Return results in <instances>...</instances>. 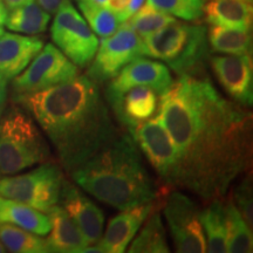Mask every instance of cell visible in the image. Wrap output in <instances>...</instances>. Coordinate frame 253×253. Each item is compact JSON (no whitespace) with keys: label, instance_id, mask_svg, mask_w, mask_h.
Masks as SVG:
<instances>
[{"label":"cell","instance_id":"18","mask_svg":"<svg viewBox=\"0 0 253 253\" xmlns=\"http://www.w3.org/2000/svg\"><path fill=\"white\" fill-rule=\"evenodd\" d=\"M49 236L46 239L49 252L82 253L86 251L88 243L74 220L69 217L61 205H55L49 210Z\"/></svg>","mask_w":253,"mask_h":253},{"label":"cell","instance_id":"30","mask_svg":"<svg viewBox=\"0 0 253 253\" xmlns=\"http://www.w3.org/2000/svg\"><path fill=\"white\" fill-rule=\"evenodd\" d=\"M233 198H235L236 208L238 209V211L242 214L243 218L246 220V223L249 224L250 226H252L253 223V203H252V182L251 177L246 176L240 184H238L236 190L235 195H233Z\"/></svg>","mask_w":253,"mask_h":253},{"label":"cell","instance_id":"22","mask_svg":"<svg viewBox=\"0 0 253 253\" xmlns=\"http://www.w3.org/2000/svg\"><path fill=\"white\" fill-rule=\"evenodd\" d=\"M208 46L213 53L231 55H251L252 39L250 31L212 25L207 32Z\"/></svg>","mask_w":253,"mask_h":253},{"label":"cell","instance_id":"20","mask_svg":"<svg viewBox=\"0 0 253 253\" xmlns=\"http://www.w3.org/2000/svg\"><path fill=\"white\" fill-rule=\"evenodd\" d=\"M0 223L19 226L39 236H47L50 230L48 214L20 202L0 196Z\"/></svg>","mask_w":253,"mask_h":253},{"label":"cell","instance_id":"6","mask_svg":"<svg viewBox=\"0 0 253 253\" xmlns=\"http://www.w3.org/2000/svg\"><path fill=\"white\" fill-rule=\"evenodd\" d=\"M63 183L61 168L48 161L28 172L0 179V196L48 213L59 203Z\"/></svg>","mask_w":253,"mask_h":253},{"label":"cell","instance_id":"5","mask_svg":"<svg viewBox=\"0 0 253 253\" xmlns=\"http://www.w3.org/2000/svg\"><path fill=\"white\" fill-rule=\"evenodd\" d=\"M142 41L144 55L164 61L178 75L201 74L209 52L207 28L177 20Z\"/></svg>","mask_w":253,"mask_h":253},{"label":"cell","instance_id":"25","mask_svg":"<svg viewBox=\"0 0 253 253\" xmlns=\"http://www.w3.org/2000/svg\"><path fill=\"white\" fill-rule=\"evenodd\" d=\"M130 253H168L170 252L166 239L163 221L160 213L151 211L140 235L132 240Z\"/></svg>","mask_w":253,"mask_h":253},{"label":"cell","instance_id":"32","mask_svg":"<svg viewBox=\"0 0 253 253\" xmlns=\"http://www.w3.org/2000/svg\"><path fill=\"white\" fill-rule=\"evenodd\" d=\"M65 1L66 0H37V4L42 9H45L47 13L55 14L59 8L65 4Z\"/></svg>","mask_w":253,"mask_h":253},{"label":"cell","instance_id":"24","mask_svg":"<svg viewBox=\"0 0 253 253\" xmlns=\"http://www.w3.org/2000/svg\"><path fill=\"white\" fill-rule=\"evenodd\" d=\"M0 242L9 252L46 253L48 251L46 239L21 227L0 223Z\"/></svg>","mask_w":253,"mask_h":253},{"label":"cell","instance_id":"13","mask_svg":"<svg viewBox=\"0 0 253 253\" xmlns=\"http://www.w3.org/2000/svg\"><path fill=\"white\" fill-rule=\"evenodd\" d=\"M211 66L224 90L233 102L251 107L253 102V68L251 55H214Z\"/></svg>","mask_w":253,"mask_h":253},{"label":"cell","instance_id":"11","mask_svg":"<svg viewBox=\"0 0 253 253\" xmlns=\"http://www.w3.org/2000/svg\"><path fill=\"white\" fill-rule=\"evenodd\" d=\"M129 131L164 184L176 186L178 173L177 151L160 118H151Z\"/></svg>","mask_w":253,"mask_h":253},{"label":"cell","instance_id":"27","mask_svg":"<svg viewBox=\"0 0 253 253\" xmlns=\"http://www.w3.org/2000/svg\"><path fill=\"white\" fill-rule=\"evenodd\" d=\"M78 6L89 24L91 31L101 38H107L115 33L120 26L119 19L107 6H101L91 0H77Z\"/></svg>","mask_w":253,"mask_h":253},{"label":"cell","instance_id":"12","mask_svg":"<svg viewBox=\"0 0 253 253\" xmlns=\"http://www.w3.org/2000/svg\"><path fill=\"white\" fill-rule=\"evenodd\" d=\"M173 81L168 66L150 59L138 58L125 66L107 84V100L113 103L132 87H150L158 95L164 93Z\"/></svg>","mask_w":253,"mask_h":253},{"label":"cell","instance_id":"7","mask_svg":"<svg viewBox=\"0 0 253 253\" xmlns=\"http://www.w3.org/2000/svg\"><path fill=\"white\" fill-rule=\"evenodd\" d=\"M50 37L54 45L78 68L88 67L99 47L96 34L69 0L55 13Z\"/></svg>","mask_w":253,"mask_h":253},{"label":"cell","instance_id":"16","mask_svg":"<svg viewBox=\"0 0 253 253\" xmlns=\"http://www.w3.org/2000/svg\"><path fill=\"white\" fill-rule=\"evenodd\" d=\"M43 40L36 36L4 32L0 37V74L12 80L42 49Z\"/></svg>","mask_w":253,"mask_h":253},{"label":"cell","instance_id":"3","mask_svg":"<svg viewBox=\"0 0 253 253\" xmlns=\"http://www.w3.org/2000/svg\"><path fill=\"white\" fill-rule=\"evenodd\" d=\"M82 190L119 210L154 203L155 188L131 135L118 134L71 173Z\"/></svg>","mask_w":253,"mask_h":253},{"label":"cell","instance_id":"31","mask_svg":"<svg viewBox=\"0 0 253 253\" xmlns=\"http://www.w3.org/2000/svg\"><path fill=\"white\" fill-rule=\"evenodd\" d=\"M144 4V0H108V7L120 23H125Z\"/></svg>","mask_w":253,"mask_h":253},{"label":"cell","instance_id":"15","mask_svg":"<svg viewBox=\"0 0 253 253\" xmlns=\"http://www.w3.org/2000/svg\"><path fill=\"white\" fill-rule=\"evenodd\" d=\"M153 209L154 203H145L123 210L114 217L109 221L104 235L96 243L101 253L125 252Z\"/></svg>","mask_w":253,"mask_h":253},{"label":"cell","instance_id":"19","mask_svg":"<svg viewBox=\"0 0 253 253\" xmlns=\"http://www.w3.org/2000/svg\"><path fill=\"white\" fill-rule=\"evenodd\" d=\"M204 15L209 24L250 31L252 25V0H209Z\"/></svg>","mask_w":253,"mask_h":253},{"label":"cell","instance_id":"4","mask_svg":"<svg viewBox=\"0 0 253 253\" xmlns=\"http://www.w3.org/2000/svg\"><path fill=\"white\" fill-rule=\"evenodd\" d=\"M50 160L48 144L33 118L17 103L9 107L0 118V173L14 175Z\"/></svg>","mask_w":253,"mask_h":253},{"label":"cell","instance_id":"14","mask_svg":"<svg viewBox=\"0 0 253 253\" xmlns=\"http://www.w3.org/2000/svg\"><path fill=\"white\" fill-rule=\"evenodd\" d=\"M59 203L74 220L88 245H95L103 235L104 214L84 192L72 183L65 181Z\"/></svg>","mask_w":253,"mask_h":253},{"label":"cell","instance_id":"21","mask_svg":"<svg viewBox=\"0 0 253 253\" xmlns=\"http://www.w3.org/2000/svg\"><path fill=\"white\" fill-rule=\"evenodd\" d=\"M201 223L207 242V252H227L225 204L221 202V198L210 201V204L201 211Z\"/></svg>","mask_w":253,"mask_h":253},{"label":"cell","instance_id":"8","mask_svg":"<svg viewBox=\"0 0 253 253\" xmlns=\"http://www.w3.org/2000/svg\"><path fill=\"white\" fill-rule=\"evenodd\" d=\"M143 55L142 38L125 21L115 33L102 38L86 75L96 84H106L125 66Z\"/></svg>","mask_w":253,"mask_h":253},{"label":"cell","instance_id":"23","mask_svg":"<svg viewBox=\"0 0 253 253\" xmlns=\"http://www.w3.org/2000/svg\"><path fill=\"white\" fill-rule=\"evenodd\" d=\"M50 21V14L37 4L36 0L18 6L9 11L5 26L15 33L37 36L47 30Z\"/></svg>","mask_w":253,"mask_h":253},{"label":"cell","instance_id":"34","mask_svg":"<svg viewBox=\"0 0 253 253\" xmlns=\"http://www.w3.org/2000/svg\"><path fill=\"white\" fill-rule=\"evenodd\" d=\"M8 14V9L6 7L4 1L0 0V37L2 36L4 33V28H5V24H6V18H7Z\"/></svg>","mask_w":253,"mask_h":253},{"label":"cell","instance_id":"28","mask_svg":"<svg viewBox=\"0 0 253 253\" xmlns=\"http://www.w3.org/2000/svg\"><path fill=\"white\" fill-rule=\"evenodd\" d=\"M176 19L172 15L164 13L151 7L150 5H142L130 18L126 20V23L130 25L132 30L138 34L141 38L153 34L155 32L160 31L161 28L166 27Z\"/></svg>","mask_w":253,"mask_h":253},{"label":"cell","instance_id":"37","mask_svg":"<svg viewBox=\"0 0 253 253\" xmlns=\"http://www.w3.org/2000/svg\"><path fill=\"white\" fill-rule=\"evenodd\" d=\"M5 251H6V249H5L4 244H2V243L0 242V253H4Z\"/></svg>","mask_w":253,"mask_h":253},{"label":"cell","instance_id":"1","mask_svg":"<svg viewBox=\"0 0 253 253\" xmlns=\"http://www.w3.org/2000/svg\"><path fill=\"white\" fill-rule=\"evenodd\" d=\"M157 112L177 151L176 186L209 202L223 198L251 166V113L224 99L201 74L172 81Z\"/></svg>","mask_w":253,"mask_h":253},{"label":"cell","instance_id":"17","mask_svg":"<svg viewBox=\"0 0 253 253\" xmlns=\"http://www.w3.org/2000/svg\"><path fill=\"white\" fill-rule=\"evenodd\" d=\"M116 116L128 129L154 118L158 108V94L153 88L132 87L110 103Z\"/></svg>","mask_w":253,"mask_h":253},{"label":"cell","instance_id":"29","mask_svg":"<svg viewBox=\"0 0 253 253\" xmlns=\"http://www.w3.org/2000/svg\"><path fill=\"white\" fill-rule=\"evenodd\" d=\"M207 0H148V5L186 21H198L204 17Z\"/></svg>","mask_w":253,"mask_h":253},{"label":"cell","instance_id":"2","mask_svg":"<svg viewBox=\"0 0 253 253\" xmlns=\"http://www.w3.org/2000/svg\"><path fill=\"white\" fill-rule=\"evenodd\" d=\"M13 102L36 120L69 175L118 135L99 84L87 75L34 93L13 94Z\"/></svg>","mask_w":253,"mask_h":253},{"label":"cell","instance_id":"26","mask_svg":"<svg viewBox=\"0 0 253 253\" xmlns=\"http://www.w3.org/2000/svg\"><path fill=\"white\" fill-rule=\"evenodd\" d=\"M227 227V252H252L253 236L251 226L246 223L232 201L225 203Z\"/></svg>","mask_w":253,"mask_h":253},{"label":"cell","instance_id":"10","mask_svg":"<svg viewBox=\"0 0 253 253\" xmlns=\"http://www.w3.org/2000/svg\"><path fill=\"white\" fill-rule=\"evenodd\" d=\"M164 216L177 252H207L201 210L191 198L182 192L172 191L166 199Z\"/></svg>","mask_w":253,"mask_h":253},{"label":"cell","instance_id":"33","mask_svg":"<svg viewBox=\"0 0 253 253\" xmlns=\"http://www.w3.org/2000/svg\"><path fill=\"white\" fill-rule=\"evenodd\" d=\"M8 81L9 80L0 74V118H1V115L5 112L6 102H7Z\"/></svg>","mask_w":253,"mask_h":253},{"label":"cell","instance_id":"36","mask_svg":"<svg viewBox=\"0 0 253 253\" xmlns=\"http://www.w3.org/2000/svg\"><path fill=\"white\" fill-rule=\"evenodd\" d=\"M91 1L96 2V4L101 6H107V4H108V0H91Z\"/></svg>","mask_w":253,"mask_h":253},{"label":"cell","instance_id":"35","mask_svg":"<svg viewBox=\"0 0 253 253\" xmlns=\"http://www.w3.org/2000/svg\"><path fill=\"white\" fill-rule=\"evenodd\" d=\"M2 1H4V4L8 11H11V9L18 7V6L27 4V2L32 1V0H2Z\"/></svg>","mask_w":253,"mask_h":253},{"label":"cell","instance_id":"9","mask_svg":"<svg viewBox=\"0 0 253 253\" xmlns=\"http://www.w3.org/2000/svg\"><path fill=\"white\" fill-rule=\"evenodd\" d=\"M79 68L53 43H47L20 74L12 79L13 94L47 89L73 80Z\"/></svg>","mask_w":253,"mask_h":253}]
</instances>
